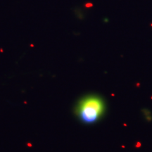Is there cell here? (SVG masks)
Listing matches in <instances>:
<instances>
[{
    "instance_id": "2",
    "label": "cell",
    "mask_w": 152,
    "mask_h": 152,
    "mask_svg": "<svg viewBox=\"0 0 152 152\" xmlns=\"http://www.w3.org/2000/svg\"><path fill=\"white\" fill-rule=\"evenodd\" d=\"M85 6V7H87V8H90V7H92L93 4L92 3H87Z\"/></svg>"
},
{
    "instance_id": "1",
    "label": "cell",
    "mask_w": 152,
    "mask_h": 152,
    "mask_svg": "<svg viewBox=\"0 0 152 152\" xmlns=\"http://www.w3.org/2000/svg\"><path fill=\"white\" fill-rule=\"evenodd\" d=\"M104 109V103L100 97L88 96L80 101L77 107V114L83 123L92 124L100 118Z\"/></svg>"
},
{
    "instance_id": "3",
    "label": "cell",
    "mask_w": 152,
    "mask_h": 152,
    "mask_svg": "<svg viewBox=\"0 0 152 152\" xmlns=\"http://www.w3.org/2000/svg\"><path fill=\"white\" fill-rule=\"evenodd\" d=\"M151 26H152V23H151Z\"/></svg>"
}]
</instances>
